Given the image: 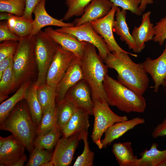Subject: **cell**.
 <instances>
[{
	"mask_svg": "<svg viewBox=\"0 0 166 166\" xmlns=\"http://www.w3.org/2000/svg\"><path fill=\"white\" fill-rule=\"evenodd\" d=\"M128 55L123 53L110 52L104 62L109 68L116 71L119 82L143 95L149 84L147 73L143 62H134Z\"/></svg>",
	"mask_w": 166,
	"mask_h": 166,
	"instance_id": "obj_1",
	"label": "cell"
},
{
	"mask_svg": "<svg viewBox=\"0 0 166 166\" xmlns=\"http://www.w3.org/2000/svg\"><path fill=\"white\" fill-rule=\"evenodd\" d=\"M97 54L96 47L86 42L81 59L83 79L88 84L91 91L93 103L96 101H106L110 106L103 86L108 67Z\"/></svg>",
	"mask_w": 166,
	"mask_h": 166,
	"instance_id": "obj_2",
	"label": "cell"
},
{
	"mask_svg": "<svg viewBox=\"0 0 166 166\" xmlns=\"http://www.w3.org/2000/svg\"><path fill=\"white\" fill-rule=\"evenodd\" d=\"M38 127L34 122L25 99L19 102L8 116L0 123V129L11 132L31 154Z\"/></svg>",
	"mask_w": 166,
	"mask_h": 166,
	"instance_id": "obj_3",
	"label": "cell"
},
{
	"mask_svg": "<svg viewBox=\"0 0 166 166\" xmlns=\"http://www.w3.org/2000/svg\"><path fill=\"white\" fill-rule=\"evenodd\" d=\"M104 89L111 106H115L127 113H143L146 101L142 95L110 77L108 74L103 82Z\"/></svg>",
	"mask_w": 166,
	"mask_h": 166,
	"instance_id": "obj_4",
	"label": "cell"
},
{
	"mask_svg": "<svg viewBox=\"0 0 166 166\" xmlns=\"http://www.w3.org/2000/svg\"><path fill=\"white\" fill-rule=\"evenodd\" d=\"M35 35L20 38L13 55V69L15 89L22 84L31 81L36 65L34 54Z\"/></svg>",
	"mask_w": 166,
	"mask_h": 166,
	"instance_id": "obj_5",
	"label": "cell"
},
{
	"mask_svg": "<svg viewBox=\"0 0 166 166\" xmlns=\"http://www.w3.org/2000/svg\"><path fill=\"white\" fill-rule=\"evenodd\" d=\"M59 46L44 31L35 35L34 54L38 71L35 84L37 87L46 83L48 70Z\"/></svg>",
	"mask_w": 166,
	"mask_h": 166,
	"instance_id": "obj_6",
	"label": "cell"
},
{
	"mask_svg": "<svg viewBox=\"0 0 166 166\" xmlns=\"http://www.w3.org/2000/svg\"><path fill=\"white\" fill-rule=\"evenodd\" d=\"M93 103L94 123L91 137L93 142L101 149L103 148L101 137L106 130L114 123L128 119L126 116H120L114 113L106 101H96Z\"/></svg>",
	"mask_w": 166,
	"mask_h": 166,
	"instance_id": "obj_7",
	"label": "cell"
},
{
	"mask_svg": "<svg viewBox=\"0 0 166 166\" xmlns=\"http://www.w3.org/2000/svg\"><path fill=\"white\" fill-rule=\"evenodd\" d=\"M55 30L71 34L80 41L93 44L97 49L98 55L103 61L111 52L104 39L95 31L90 22L79 26L61 27Z\"/></svg>",
	"mask_w": 166,
	"mask_h": 166,
	"instance_id": "obj_8",
	"label": "cell"
},
{
	"mask_svg": "<svg viewBox=\"0 0 166 166\" xmlns=\"http://www.w3.org/2000/svg\"><path fill=\"white\" fill-rule=\"evenodd\" d=\"M81 132L74 133L68 138L62 137L57 141L53 152L49 166H68L71 164L80 141Z\"/></svg>",
	"mask_w": 166,
	"mask_h": 166,
	"instance_id": "obj_9",
	"label": "cell"
},
{
	"mask_svg": "<svg viewBox=\"0 0 166 166\" xmlns=\"http://www.w3.org/2000/svg\"><path fill=\"white\" fill-rule=\"evenodd\" d=\"M118 6L113 4L109 13L98 20L90 22L95 31L104 39L111 52L123 53L136 57L137 55L122 49L116 42L113 34L114 17Z\"/></svg>",
	"mask_w": 166,
	"mask_h": 166,
	"instance_id": "obj_10",
	"label": "cell"
},
{
	"mask_svg": "<svg viewBox=\"0 0 166 166\" xmlns=\"http://www.w3.org/2000/svg\"><path fill=\"white\" fill-rule=\"evenodd\" d=\"M76 57L60 45L48 70L46 84L56 88Z\"/></svg>",
	"mask_w": 166,
	"mask_h": 166,
	"instance_id": "obj_11",
	"label": "cell"
},
{
	"mask_svg": "<svg viewBox=\"0 0 166 166\" xmlns=\"http://www.w3.org/2000/svg\"><path fill=\"white\" fill-rule=\"evenodd\" d=\"M65 98L72 102L77 109L93 115L94 103L90 88L84 79L80 80L67 92Z\"/></svg>",
	"mask_w": 166,
	"mask_h": 166,
	"instance_id": "obj_12",
	"label": "cell"
},
{
	"mask_svg": "<svg viewBox=\"0 0 166 166\" xmlns=\"http://www.w3.org/2000/svg\"><path fill=\"white\" fill-rule=\"evenodd\" d=\"M26 148L22 142L12 134L6 137L0 136V166H13L24 153Z\"/></svg>",
	"mask_w": 166,
	"mask_h": 166,
	"instance_id": "obj_13",
	"label": "cell"
},
{
	"mask_svg": "<svg viewBox=\"0 0 166 166\" xmlns=\"http://www.w3.org/2000/svg\"><path fill=\"white\" fill-rule=\"evenodd\" d=\"M83 79L81 59L76 57L56 87V103L63 100L68 90Z\"/></svg>",
	"mask_w": 166,
	"mask_h": 166,
	"instance_id": "obj_14",
	"label": "cell"
},
{
	"mask_svg": "<svg viewBox=\"0 0 166 166\" xmlns=\"http://www.w3.org/2000/svg\"><path fill=\"white\" fill-rule=\"evenodd\" d=\"M44 31L60 45L81 59L86 42L80 41L71 34L57 31L50 26L45 28Z\"/></svg>",
	"mask_w": 166,
	"mask_h": 166,
	"instance_id": "obj_15",
	"label": "cell"
},
{
	"mask_svg": "<svg viewBox=\"0 0 166 166\" xmlns=\"http://www.w3.org/2000/svg\"><path fill=\"white\" fill-rule=\"evenodd\" d=\"M113 4L109 0H92L85 8L82 15L75 19L73 23L74 26H79L101 19L109 13Z\"/></svg>",
	"mask_w": 166,
	"mask_h": 166,
	"instance_id": "obj_16",
	"label": "cell"
},
{
	"mask_svg": "<svg viewBox=\"0 0 166 166\" xmlns=\"http://www.w3.org/2000/svg\"><path fill=\"white\" fill-rule=\"evenodd\" d=\"M143 63L145 71L154 81V91L157 93L166 78V41L164 49L160 56L155 59L148 57Z\"/></svg>",
	"mask_w": 166,
	"mask_h": 166,
	"instance_id": "obj_17",
	"label": "cell"
},
{
	"mask_svg": "<svg viewBox=\"0 0 166 166\" xmlns=\"http://www.w3.org/2000/svg\"><path fill=\"white\" fill-rule=\"evenodd\" d=\"M47 0H41L36 6L33 12L34 18L33 22V30L32 34L35 35L43 27L48 26L60 27L74 26L73 23H66L50 15L47 12L45 4Z\"/></svg>",
	"mask_w": 166,
	"mask_h": 166,
	"instance_id": "obj_18",
	"label": "cell"
},
{
	"mask_svg": "<svg viewBox=\"0 0 166 166\" xmlns=\"http://www.w3.org/2000/svg\"><path fill=\"white\" fill-rule=\"evenodd\" d=\"M151 14L150 11L143 14L140 25L135 26L131 33L138 53L144 48L145 42L153 40L155 35L153 24L151 22L150 18Z\"/></svg>",
	"mask_w": 166,
	"mask_h": 166,
	"instance_id": "obj_19",
	"label": "cell"
},
{
	"mask_svg": "<svg viewBox=\"0 0 166 166\" xmlns=\"http://www.w3.org/2000/svg\"><path fill=\"white\" fill-rule=\"evenodd\" d=\"M144 119L139 117L134 118L114 123L109 127L105 132V136L101 140L103 148H106L115 140L136 126L144 124Z\"/></svg>",
	"mask_w": 166,
	"mask_h": 166,
	"instance_id": "obj_20",
	"label": "cell"
},
{
	"mask_svg": "<svg viewBox=\"0 0 166 166\" xmlns=\"http://www.w3.org/2000/svg\"><path fill=\"white\" fill-rule=\"evenodd\" d=\"M126 10H121L118 7L117 9L115 20L113 26V31L119 36L120 39L125 42L130 49L135 53L137 50L135 40L130 34L126 21Z\"/></svg>",
	"mask_w": 166,
	"mask_h": 166,
	"instance_id": "obj_21",
	"label": "cell"
},
{
	"mask_svg": "<svg viewBox=\"0 0 166 166\" xmlns=\"http://www.w3.org/2000/svg\"><path fill=\"white\" fill-rule=\"evenodd\" d=\"M89 115L77 109L66 124L60 129L62 136L68 138L76 133L88 131L90 126Z\"/></svg>",
	"mask_w": 166,
	"mask_h": 166,
	"instance_id": "obj_22",
	"label": "cell"
},
{
	"mask_svg": "<svg viewBox=\"0 0 166 166\" xmlns=\"http://www.w3.org/2000/svg\"><path fill=\"white\" fill-rule=\"evenodd\" d=\"M112 151L120 166H136L138 158L134 154L131 142L115 143Z\"/></svg>",
	"mask_w": 166,
	"mask_h": 166,
	"instance_id": "obj_23",
	"label": "cell"
},
{
	"mask_svg": "<svg viewBox=\"0 0 166 166\" xmlns=\"http://www.w3.org/2000/svg\"><path fill=\"white\" fill-rule=\"evenodd\" d=\"M158 144L153 143L150 149H145L140 155L136 166H160L166 160V149L159 150Z\"/></svg>",
	"mask_w": 166,
	"mask_h": 166,
	"instance_id": "obj_24",
	"label": "cell"
},
{
	"mask_svg": "<svg viewBox=\"0 0 166 166\" xmlns=\"http://www.w3.org/2000/svg\"><path fill=\"white\" fill-rule=\"evenodd\" d=\"M31 84V81L24 83L13 95L1 103L0 105V123L7 118L19 102L24 99L26 92Z\"/></svg>",
	"mask_w": 166,
	"mask_h": 166,
	"instance_id": "obj_25",
	"label": "cell"
},
{
	"mask_svg": "<svg viewBox=\"0 0 166 166\" xmlns=\"http://www.w3.org/2000/svg\"><path fill=\"white\" fill-rule=\"evenodd\" d=\"M37 88L35 83L31 84L26 92L24 99L27 103L32 118L38 127L40 124L43 111L37 97Z\"/></svg>",
	"mask_w": 166,
	"mask_h": 166,
	"instance_id": "obj_26",
	"label": "cell"
},
{
	"mask_svg": "<svg viewBox=\"0 0 166 166\" xmlns=\"http://www.w3.org/2000/svg\"><path fill=\"white\" fill-rule=\"evenodd\" d=\"M57 126V115L55 100L44 109L39 126L36 132V136L43 135Z\"/></svg>",
	"mask_w": 166,
	"mask_h": 166,
	"instance_id": "obj_27",
	"label": "cell"
},
{
	"mask_svg": "<svg viewBox=\"0 0 166 166\" xmlns=\"http://www.w3.org/2000/svg\"><path fill=\"white\" fill-rule=\"evenodd\" d=\"M33 21L28 19L23 16L12 15L7 22L10 30L21 38L32 34Z\"/></svg>",
	"mask_w": 166,
	"mask_h": 166,
	"instance_id": "obj_28",
	"label": "cell"
},
{
	"mask_svg": "<svg viewBox=\"0 0 166 166\" xmlns=\"http://www.w3.org/2000/svg\"><path fill=\"white\" fill-rule=\"evenodd\" d=\"M61 135L60 129L56 126L45 133L36 136L34 141V147L52 152Z\"/></svg>",
	"mask_w": 166,
	"mask_h": 166,
	"instance_id": "obj_29",
	"label": "cell"
},
{
	"mask_svg": "<svg viewBox=\"0 0 166 166\" xmlns=\"http://www.w3.org/2000/svg\"><path fill=\"white\" fill-rule=\"evenodd\" d=\"M77 109L72 102L65 98L56 103L57 126L60 129L65 125Z\"/></svg>",
	"mask_w": 166,
	"mask_h": 166,
	"instance_id": "obj_30",
	"label": "cell"
},
{
	"mask_svg": "<svg viewBox=\"0 0 166 166\" xmlns=\"http://www.w3.org/2000/svg\"><path fill=\"white\" fill-rule=\"evenodd\" d=\"M81 140L84 144V148L82 154L79 156L75 162L73 166H92L94 156L93 152L90 148L88 140V131L80 133Z\"/></svg>",
	"mask_w": 166,
	"mask_h": 166,
	"instance_id": "obj_31",
	"label": "cell"
},
{
	"mask_svg": "<svg viewBox=\"0 0 166 166\" xmlns=\"http://www.w3.org/2000/svg\"><path fill=\"white\" fill-rule=\"evenodd\" d=\"M67 10L61 19L69 20L74 16H81L85 8L92 0H65Z\"/></svg>",
	"mask_w": 166,
	"mask_h": 166,
	"instance_id": "obj_32",
	"label": "cell"
},
{
	"mask_svg": "<svg viewBox=\"0 0 166 166\" xmlns=\"http://www.w3.org/2000/svg\"><path fill=\"white\" fill-rule=\"evenodd\" d=\"M13 62L5 70L0 78V95L8 96L15 89Z\"/></svg>",
	"mask_w": 166,
	"mask_h": 166,
	"instance_id": "obj_33",
	"label": "cell"
},
{
	"mask_svg": "<svg viewBox=\"0 0 166 166\" xmlns=\"http://www.w3.org/2000/svg\"><path fill=\"white\" fill-rule=\"evenodd\" d=\"M37 95L43 111L53 101L55 100L56 88L46 84H42L37 88Z\"/></svg>",
	"mask_w": 166,
	"mask_h": 166,
	"instance_id": "obj_34",
	"label": "cell"
},
{
	"mask_svg": "<svg viewBox=\"0 0 166 166\" xmlns=\"http://www.w3.org/2000/svg\"><path fill=\"white\" fill-rule=\"evenodd\" d=\"M26 3V0H0V11L22 16L24 14Z\"/></svg>",
	"mask_w": 166,
	"mask_h": 166,
	"instance_id": "obj_35",
	"label": "cell"
},
{
	"mask_svg": "<svg viewBox=\"0 0 166 166\" xmlns=\"http://www.w3.org/2000/svg\"><path fill=\"white\" fill-rule=\"evenodd\" d=\"M53 152L48 150L34 147L30 154L27 166H43L51 160Z\"/></svg>",
	"mask_w": 166,
	"mask_h": 166,
	"instance_id": "obj_36",
	"label": "cell"
},
{
	"mask_svg": "<svg viewBox=\"0 0 166 166\" xmlns=\"http://www.w3.org/2000/svg\"><path fill=\"white\" fill-rule=\"evenodd\" d=\"M113 4L122 9L130 11L132 14L139 16L142 13L139 6L141 0H109Z\"/></svg>",
	"mask_w": 166,
	"mask_h": 166,
	"instance_id": "obj_37",
	"label": "cell"
},
{
	"mask_svg": "<svg viewBox=\"0 0 166 166\" xmlns=\"http://www.w3.org/2000/svg\"><path fill=\"white\" fill-rule=\"evenodd\" d=\"M155 35L153 40L160 45H164L166 40V15L154 26Z\"/></svg>",
	"mask_w": 166,
	"mask_h": 166,
	"instance_id": "obj_38",
	"label": "cell"
},
{
	"mask_svg": "<svg viewBox=\"0 0 166 166\" xmlns=\"http://www.w3.org/2000/svg\"><path fill=\"white\" fill-rule=\"evenodd\" d=\"M18 41L8 40L3 41L0 44V61L15 53Z\"/></svg>",
	"mask_w": 166,
	"mask_h": 166,
	"instance_id": "obj_39",
	"label": "cell"
},
{
	"mask_svg": "<svg viewBox=\"0 0 166 166\" xmlns=\"http://www.w3.org/2000/svg\"><path fill=\"white\" fill-rule=\"evenodd\" d=\"M20 38L9 29L6 22H1L0 23V42L13 40L19 41Z\"/></svg>",
	"mask_w": 166,
	"mask_h": 166,
	"instance_id": "obj_40",
	"label": "cell"
},
{
	"mask_svg": "<svg viewBox=\"0 0 166 166\" xmlns=\"http://www.w3.org/2000/svg\"><path fill=\"white\" fill-rule=\"evenodd\" d=\"M41 0H26V6L23 15L25 18L33 21L32 14L33 10L36 6Z\"/></svg>",
	"mask_w": 166,
	"mask_h": 166,
	"instance_id": "obj_41",
	"label": "cell"
},
{
	"mask_svg": "<svg viewBox=\"0 0 166 166\" xmlns=\"http://www.w3.org/2000/svg\"><path fill=\"white\" fill-rule=\"evenodd\" d=\"M166 136V118L154 129L152 136L154 138Z\"/></svg>",
	"mask_w": 166,
	"mask_h": 166,
	"instance_id": "obj_42",
	"label": "cell"
},
{
	"mask_svg": "<svg viewBox=\"0 0 166 166\" xmlns=\"http://www.w3.org/2000/svg\"><path fill=\"white\" fill-rule=\"evenodd\" d=\"M13 56H9L0 61V78L5 70L13 61Z\"/></svg>",
	"mask_w": 166,
	"mask_h": 166,
	"instance_id": "obj_43",
	"label": "cell"
},
{
	"mask_svg": "<svg viewBox=\"0 0 166 166\" xmlns=\"http://www.w3.org/2000/svg\"><path fill=\"white\" fill-rule=\"evenodd\" d=\"M154 0H141V2L139 6L140 11L142 13L145 10L147 5L148 4H152Z\"/></svg>",
	"mask_w": 166,
	"mask_h": 166,
	"instance_id": "obj_44",
	"label": "cell"
},
{
	"mask_svg": "<svg viewBox=\"0 0 166 166\" xmlns=\"http://www.w3.org/2000/svg\"><path fill=\"white\" fill-rule=\"evenodd\" d=\"M27 160V157L24 153L13 164V166H22Z\"/></svg>",
	"mask_w": 166,
	"mask_h": 166,
	"instance_id": "obj_45",
	"label": "cell"
},
{
	"mask_svg": "<svg viewBox=\"0 0 166 166\" xmlns=\"http://www.w3.org/2000/svg\"><path fill=\"white\" fill-rule=\"evenodd\" d=\"M12 15L13 14L6 12H1L0 14V19L1 20H8Z\"/></svg>",
	"mask_w": 166,
	"mask_h": 166,
	"instance_id": "obj_46",
	"label": "cell"
},
{
	"mask_svg": "<svg viewBox=\"0 0 166 166\" xmlns=\"http://www.w3.org/2000/svg\"><path fill=\"white\" fill-rule=\"evenodd\" d=\"M163 86L165 88L166 91V78L164 81V85Z\"/></svg>",
	"mask_w": 166,
	"mask_h": 166,
	"instance_id": "obj_47",
	"label": "cell"
},
{
	"mask_svg": "<svg viewBox=\"0 0 166 166\" xmlns=\"http://www.w3.org/2000/svg\"><path fill=\"white\" fill-rule=\"evenodd\" d=\"M160 166H166V160L160 165Z\"/></svg>",
	"mask_w": 166,
	"mask_h": 166,
	"instance_id": "obj_48",
	"label": "cell"
}]
</instances>
